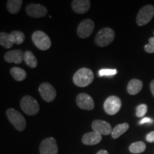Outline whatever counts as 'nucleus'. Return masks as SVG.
Instances as JSON below:
<instances>
[{"label":"nucleus","mask_w":154,"mask_h":154,"mask_svg":"<svg viewBox=\"0 0 154 154\" xmlns=\"http://www.w3.org/2000/svg\"><path fill=\"white\" fill-rule=\"evenodd\" d=\"M94 79L93 72L90 69L82 68L75 73L73 82L79 87H86L93 82Z\"/></svg>","instance_id":"f257e3e1"},{"label":"nucleus","mask_w":154,"mask_h":154,"mask_svg":"<svg viewBox=\"0 0 154 154\" xmlns=\"http://www.w3.org/2000/svg\"><path fill=\"white\" fill-rule=\"evenodd\" d=\"M115 33L112 29L109 27L103 28L100 30L96 34L95 43L99 47H106L113 41Z\"/></svg>","instance_id":"f03ea898"},{"label":"nucleus","mask_w":154,"mask_h":154,"mask_svg":"<svg viewBox=\"0 0 154 154\" xmlns=\"http://www.w3.org/2000/svg\"><path fill=\"white\" fill-rule=\"evenodd\" d=\"M22 111L29 116H34L39 111V106L36 100L30 96H25L20 102Z\"/></svg>","instance_id":"7ed1b4c3"},{"label":"nucleus","mask_w":154,"mask_h":154,"mask_svg":"<svg viewBox=\"0 0 154 154\" xmlns=\"http://www.w3.org/2000/svg\"><path fill=\"white\" fill-rule=\"evenodd\" d=\"M7 116L9 121L17 131H22L25 129L26 126V120L19 111L13 109H9L7 111Z\"/></svg>","instance_id":"20e7f679"},{"label":"nucleus","mask_w":154,"mask_h":154,"mask_svg":"<svg viewBox=\"0 0 154 154\" xmlns=\"http://www.w3.org/2000/svg\"><path fill=\"white\" fill-rule=\"evenodd\" d=\"M32 41L38 49L46 51L51 46V42L49 36L42 31H36L32 36Z\"/></svg>","instance_id":"39448f33"},{"label":"nucleus","mask_w":154,"mask_h":154,"mask_svg":"<svg viewBox=\"0 0 154 154\" xmlns=\"http://www.w3.org/2000/svg\"><path fill=\"white\" fill-rule=\"evenodd\" d=\"M154 16V7L146 5L140 9L136 17V23L138 26H142L147 24Z\"/></svg>","instance_id":"423d86ee"},{"label":"nucleus","mask_w":154,"mask_h":154,"mask_svg":"<svg viewBox=\"0 0 154 154\" xmlns=\"http://www.w3.org/2000/svg\"><path fill=\"white\" fill-rule=\"evenodd\" d=\"M121 101L118 96H111L108 97L103 103V109L109 115H115L120 111Z\"/></svg>","instance_id":"0eeeda50"},{"label":"nucleus","mask_w":154,"mask_h":154,"mask_svg":"<svg viewBox=\"0 0 154 154\" xmlns=\"http://www.w3.org/2000/svg\"><path fill=\"white\" fill-rule=\"evenodd\" d=\"M58 151L57 141L54 138H45L40 143L39 152L41 154H57Z\"/></svg>","instance_id":"6e6552de"},{"label":"nucleus","mask_w":154,"mask_h":154,"mask_svg":"<svg viewBox=\"0 0 154 154\" xmlns=\"http://www.w3.org/2000/svg\"><path fill=\"white\" fill-rule=\"evenodd\" d=\"M40 95L44 101L47 102L53 101L57 96L55 88L49 83H42L38 87Z\"/></svg>","instance_id":"1a4fd4ad"},{"label":"nucleus","mask_w":154,"mask_h":154,"mask_svg":"<svg viewBox=\"0 0 154 154\" xmlns=\"http://www.w3.org/2000/svg\"><path fill=\"white\" fill-rule=\"evenodd\" d=\"M94 29V22L91 19H85L80 23L77 28V35L82 38H88Z\"/></svg>","instance_id":"9d476101"},{"label":"nucleus","mask_w":154,"mask_h":154,"mask_svg":"<svg viewBox=\"0 0 154 154\" xmlns=\"http://www.w3.org/2000/svg\"><path fill=\"white\" fill-rule=\"evenodd\" d=\"M26 11L29 16L34 18L44 17L48 13L47 8L39 4H29L26 7Z\"/></svg>","instance_id":"9b49d317"},{"label":"nucleus","mask_w":154,"mask_h":154,"mask_svg":"<svg viewBox=\"0 0 154 154\" xmlns=\"http://www.w3.org/2000/svg\"><path fill=\"white\" fill-rule=\"evenodd\" d=\"M91 127L93 131L98 133L99 134H101V136L102 135L107 136V135L111 134L113 131L110 124L102 120L94 121L91 124Z\"/></svg>","instance_id":"f8f14e48"},{"label":"nucleus","mask_w":154,"mask_h":154,"mask_svg":"<svg viewBox=\"0 0 154 154\" xmlns=\"http://www.w3.org/2000/svg\"><path fill=\"white\" fill-rule=\"evenodd\" d=\"M77 106L82 109L91 111L94 108V102L91 96L82 93L76 97Z\"/></svg>","instance_id":"ddd939ff"},{"label":"nucleus","mask_w":154,"mask_h":154,"mask_svg":"<svg viewBox=\"0 0 154 154\" xmlns=\"http://www.w3.org/2000/svg\"><path fill=\"white\" fill-rule=\"evenodd\" d=\"M24 53L22 50H11L5 54V59L8 63H21L24 61Z\"/></svg>","instance_id":"4468645a"},{"label":"nucleus","mask_w":154,"mask_h":154,"mask_svg":"<svg viewBox=\"0 0 154 154\" xmlns=\"http://www.w3.org/2000/svg\"><path fill=\"white\" fill-rule=\"evenodd\" d=\"M90 1L88 0H74L72 2V8L77 14H84L90 8Z\"/></svg>","instance_id":"2eb2a0df"},{"label":"nucleus","mask_w":154,"mask_h":154,"mask_svg":"<svg viewBox=\"0 0 154 154\" xmlns=\"http://www.w3.org/2000/svg\"><path fill=\"white\" fill-rule=\"evenodd\" d=\"M101 139L102 136L101 134L94 131L88 132L83 136L82 143L87 146H94L100 143Z\"/></svg>","instance_id":"dca6fc26"},{"label":"nucleus","mask_w":154,"mask_h":154,"mask_svg":"<svg viewBox=\"0 0 154 154\" xmlns=\"http://www.w3.org/2000/svg\"><path fill=\"white\" fill-rule=\"evenodd\" d=\"M143 88V82L140 80L134 79L128 82L127 86V91L131 95H136L141 91Z\"/></svg>","instance_id":"f3484780"},{"label":"nucleus","mask_w":154,"mask_h":154,"mask_svg":"<svg viewBox=\"0 0 154 154\" xmlns=\"http://www.w3.org/2000/svg\"><path fill=\"white\" fill-rule=\"evenodd\" d=\"M23 2L22 0H9L7 2V7L9 12L11 14H17L21 9Z\"/></svg>","instance_id":"a211bd4d"},{"label":"nucleus","mask_w":154,"mask_h":154,"mask_svg":"<svg viewBox=\"0 0 154 154\" xmlns=\"http://www.w3.org/2000/svg\"><path fill=\"white\" fill-rule=\"evenodd\" d=\"M10 74L15 80L18 82H22L26 77V73L23 69L19 67H12L10 69Z\"/></svg>","instance_id":"6ab92c4d"},{"label":"nucleus","mask_w":154,"mask_h":154,"mask_svg":"<svg viewBox=\"0 0 154 154\" xmlns=\"http://www.w3.org/2000/svg\"><path fill=\"white\" fill-rule=\"evenodd\" d=\"M128 128H129V125L127 124V123H124V124L117 125L113 129L112 133H111V136H112L113 138H118L123 134L127 131Z\"/></svg>","instance_id":"aec40b11"},{"label":"nucleus","mask_w":154,"mask_h":154,"mask_svg":"<svg viewBox=\"0 0 154 154\" xmlns=\"http://www.w3.org/2000/svg\"><path fill=\"white\" fill-rule=\"evenodd\" d=\"M0 44L6 49H9L14 45V42L12 41L10 34L6 32H1L0 34Z\"/></svg>","instance_id":"412c9836"},{"label":"nucleus","mask_w":154,"mask_h":154,"mask_svg":"<svg viewBox=\"0 0 154 154\" xmlns=\"http://www.w3.org/2000/svg\"><path fill=\"white\" fill-rule=\"evenodd\" d=\"M24 61L25 63L31 68H35L37 66V59H36L35 56L33 54V53L30 51H26L24 53Z\"/></svg>","instance_id":"4be33fe9"},{"label":"nucleus","mask_w":154,"mask_h":154,"mask_svg":"<svg viewBox=\"0 0 154 154\" xmlns=\"http://www.w3.org/2000/svg\"><path fill=\"white\" fill-rule=\"evenodd\" d=\"M146 149V146L144 142L143 141H137L131 144L129 146V151L131 153H134V154H138L143 153V151H145Z\"/></svg>","instance_id":"5701e85b"},{"label":"nucleus","mask_w":154,"mask_h":154,"mask_svg":"<svg viewBox=\"0 0 154 154\" xmlns=\"http://www.w3.org/2000/svg\"><path fill=\"white\" fill-rule=\"evenodd\" d=\"M10 36L12 38L14 44L19 45V44L24 43L25 40V35L23 32H19V31H13L10 33Z\"/></svg>","instance_id":"b1692460"},{"label":"nucleus","mask_w":154,"mask_h":154,"mask_svg":"<svg viewBox=\"0 0 154 154\" xmlns=\"http://www.w3.org/2000/svg\"><path fill=\"white\" fill-rule=\"evenodd\" d=\"M116 69H101L99 71V76H112L117 74Z\"/></svg>","instance_id":"393cba45"},{"label":"nucleus","mask_w":154,"mask_h":154,"mask_svg":"<svg viewBox=\"0 0 154 154\" xmlns=\"http://www.w3.org/2000/svg\"><path fill=\"white\" fill-rule=\"evenodd\" d=\"M148 111V107L146 104H140L136 107V115L137 117H143L146 116Z\"/></svg>","instance_id":"a878e982"},{"label":"nucleus","mask_w":154,"mask_h":154,"mask_svg":"<svg viewBox=\"0 0 154 154\" xmlns=\"http://www.w3.org/2000/svg\"><path fill=\"white\" fill-rule=\"evenodd\" d=\"M149 43L144 47V49L147 53H154V37H151L149 40Z\"/></svg>","instance_id":"bb28decb"},{"label":"nucleus","mask_w":154,"mask_h":154,"mask_svg":"<svg viewBox=\"0 0 154 154\" xmlns=\"http://www.w3.org/2000/svg\"><path fill=\"white\" fill-rule=\"evenodd\" d=\"M146 139L149 143H154V131L150 132L146 135Z\"/></svg>","instance_id":"cd10ccee"},{"label":"nucleus","mask_w":154,"mask_h":154,"mask_svg":"<svg viewBox=\"0 0 154 154\" xmlns=\"http://www.w3.org/2000/svg\"><path fill=\"white\" fill-rule=\"evenodd\" d=\"M153 123V119H151L149 117H144L141 120L139 121V124L142 125L144 124H152Z\"/></svg>","instance_id":"c85d7f7f"},{"label":"nucleus","mask_w":154,"mask_h":154,"mask_svg":"<svg viewBox=\"0 0 154 154\" xmlns=\"http://www.w3.org/2000/svg\"><path fill=\"white\" fill-rule=\"evenodd\" d=\"M150 88H151V93L153 94V96H154V80H153L150 84Z\"/></svg>","instance_id":"c756f323"},{"label":"nucleus","mask_w":154,"mask_h":154,"mask_svg":"<svg viewBox=\"0 0 154 154\" xmlns=\"http://www.w3.org/2000/svg\"><path fill=\"white\" fill-rule=\"evenodd\" d=\"M96 154H109V153H108V151H106V150H101V151H99Z\"/></svg>","instance_id":"7c9ffc66"},{"label":"nucleus","mask_w":154,"mask_h":154,"mask_svg":"<svg viewBox=\"0 0 154 154\" xmlns=\"http://www.w3.org/2000/svg\"><path fill=\"white\" fill-rule=\"evenodd\" d=\"M153 34H154V32H153Z\"/></svg>","instance_id":"2f4dec72"}]
</instances>
